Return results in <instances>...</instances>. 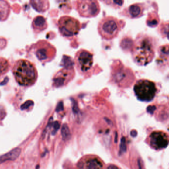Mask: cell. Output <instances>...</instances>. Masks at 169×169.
<instances>
[{"mask_svg":"<svg viewBox=\"0 0 169 169\" xmlns=\"http://www.w3.org/2000/svg\"><path fill=\"white\" fill-rule=\"evenodd\" d=\"M132 56L134 62L139 66H146L151 63L155 56L153 39L145 35L138 38L133 44Z\"/></svg>","mask_w":169,"mask_h":169,"instance_id":"6da1fadb","label":"cell"},{"mask_svg":"<svg viewBox=\"0 0 169 169\" xmlns=\"http://www.w3.org/2000/svg\"><path fill=\"white\" fill-rule=\"evenodd\" d=\"M12 71L15 80L20 86L30 87L36 82L37 71L35 64L29 60H17L14 64Z\"/></svg>","mask_w":169,"mask_h":169,"instance_id":"7a4b0ae2","label":"cell"},{"mask_svg":"<svg viewBox=\"0 0 169 169\" xmlns=\"http://www.w3.org/2000/svg\"><path fill=\"white\" fill-rule=\"evenodd\" d=\"M122 29L121 22L111 16L104 17L98 23L99 34L103 39L112 40L118 35Z\"/></svg>","mask_w":169,"mask_h":169,"instance_id":"3957f363","label":"cell"},{"mask_svg":"<svg viewBox=\"0 0 169 169\" xmlns=\"http://www.w3.org/2000/svg\"><path fill=\"white\" fill-rule=\"evenodd\" d=\"M133 91L139 100L150 102L153 100L157 92L155 83L148 79H140L133 87Z\"/></svg>","mask_w":169,"mask_h":169,"instance_id":"277c9868","label":"cell"},{"mask_svg":"<svg viewBox=\"0 0 169 169\" xmlns=\"http://www.w3.org/2000/svg\"><path fill=\"white\" fill-rule=\"evenodd\" d=\"M58 29L63 36L71 38L78 35L81 30L79 21L71 16H62L58 20Z\"/></svg>","mask_w":169,"mask_h":169,"instance_id":"5b68a950","label":"cell"},{"mask_svg":"<svg viewBox=\"0 0 169 169\" xmlns=\"http://www.w3.org/2000/svg\"><path fill=\"white\" fill-rule=\"evenodd\" d=\"M34 53L42 63L50 62L54 59L56 50L54 46L45 40L38 41L34 45Z\"/></svg>","mask_w":169,"mask_h":169,"instance_id":"8992f818","label":"cell"},{"mask_svg":"<svg viewBox=\"0 0 169 169\" xmlns=\"http://www.w3.org/2000/svg\"><path fill=\"white\" fill-rule=\"evenodd\" d=\"M75 8L80 16L84 18H93L97 16L100 11V5L97 1H78Z\"/></svg>","mask_w":169,"mask_h":169,"instance_id":"52a82bcc","label":"cell"},{"mask_svg":"<svg viewBox=\"0 0 169 169\" xmlns=\"http://www.w3.org/2000/svg\"><path fill=\"white\" fill-rule=\"evenodd\" d=\"M146 142L152 149L160 151L165 149L169 144V136L163 130H154L146 138Z\"/></svg>","mask_w":169,"mask_h":169,"instance_id":"ba28073f","label":"cell"},{"mask_svg":"<svg viewBox=\"0 0 169 169\" xmlns=\"http://www.w3.org/2000/svg\"><path fill=\"white\" fill-rule=\"evenodd\" d=\"M74 60L78 71L81 74H84L92 67L93 55L89 51L81 49L75 54Z\"/></svg>","mask_w":169,"mask_h":169,"instance_id":"9c48e42d","label":"cell"},{"mask_svg":"<svg viewBox=\"0 0 169 169\" xmlns=\"http://www.w3.org/2000/svg\"><path fill=\"white\" fill-rule=\"evenodd\" d=\"M105 163L100 157L96 155L83 156L78 161L75 169H104Z\"/></svg>","mask_w":169,"mask_h":169,"instance_id":"30bf717a","label":"cell"},{"mask_svg":"<svg viewBox=\"0 0 169 169\" xmlns=\"http://www.w3.org/2000/svg\"><path fill=\"white\" fill-rule=\"evenodd\" d=\"M74 71L71 72L68 69L61 70L57 73L53 78V85L54 87H60L64 86L72 79Z\"/></svg>","mask_w":169,"mask_h":169,"instance_id":"8fae6325","label":"cell"},{"mask_svg":"<svg viewBox=\"0 0 169 169\" xmlns=\"http://www.w3.org/2000/svg\"><path fill=\"white\" fill-rule=\"evenodd\" d=\"M144 7L142 4H134L129 5L123 11L126 16L130 19L140 18L143 15Z\"/></svg>","mask_w":169,"mask_h":169,"instance_id":"7c38bea8","label":"cell"},{"mask_svg":"<svg viewBox=\"0 0 169 169\" xmlns=\"http://www.w3.org/2000/svg\"><path fill=\"white\" fill-rule=\"evenodd\" d=\"M32 26L34 31L36 33L44 30L48 26L46 19L42 16H36L32 22Z\"/></svg>","mask_w":169,"mask_h":169,"instance_id":"4fadbf2b","label":"cell"},{"mask_svg":"<svg viewBox=\"0 0 169 169\" xmlns=\"http://www.w3.org/2000/svg\"><path fill=\"white\" fill-rule=\"evenodd\" d=\"M21 153V149L16 148L5 154L0 156V163L5 162L7 161H14L18 158Z\"/></svg>","mask_w":169,"mask_h":169,"instance_id":"5bb4252c","label":"cell"},{"mask_svg":"<svg viewBox=\"0 0 169 169\" xmlns=\"http://www.w3.org/2000/svg\"><path fill=\"white\" fill-rule=\"evenodd\" d=\"M10 5L8 2L0 1V21L7 20L10 14Z\"/></svg>","mask_w":169,"mask_h":169,"instance_id":"9a60e30c","label":"cell"},{"mask_svg":"<svg viewBox=\"0 0 169 169\" xmlns=\"http://www.w3.org/2000/svg\"><path fill=\"white\" fill-rule=\"evenodd\" d=\"M31 5L34 9L39 12H44L49 9V2L44 1H30Z\"/></svg>","mask_w":169,"mask_h":169,"instance_id":"2e32d148","label":"cell"},{"mask_svg":"<svg viewBox=\"0 0 169 169\" xmlns=\"http://www.w3.org/2000/svg\"><path fill=\"white\" fill-rule=\"evenodd\" d=\"M11 64L5 58L0 57V77L7 74L10 69Z\"/></svg>","mask_w":169,"mask_h":169,"instance_id":"e0dca14e","label":"cell"},{"mask_svg":"<svg viewBox=\"0 0 169 169\" xmlns=\"http://www.w3.org/2000/svg\"><path fill=\"white\" fill-rule=\"evenodd\" d=\"M33 102L32 101H27L26 103H24L21 106V109L22 110H26L28 109V108H29L30 106H33Z\"/></svg>","mask_w":169,"mask_h":169,"instance_id":"ac0fdd59","label":"cell"},{"mask_svg":"<svg viewBox=\"0 0 169 169\" xmlns=\"http://www.w3.org/2000/svg\"><path fill=\"white\" fill-rule=\"evenodd\" d=\"M122 169L119 166H117V165L114 164H107V165H105V169Z\"/></svg>","mask_w":169,"mask_h":169,"instance_id":"d6986e66","label":"cell"},{"mask_svg":"<svg viewBox=\"0 0 169 169\" xmlns=\"http://www.w3.org/2000/svg\"><path fill=\"white\" fill-rule=\"evenodd\" d=\"M54 125V128L55 129H58V128L59 127V125L58 122H55Z\"/></svg>","mask_w":169,"mask_h":169,"instance_id":"ffe728a7","label":"cell"}]
</instances>
